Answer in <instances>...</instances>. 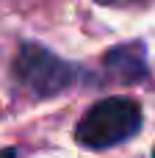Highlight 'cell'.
Here are the masks:
<instances>
[{
  "mask_svg": "<svg viewBox=\"0 0 155 158\" xmlns=\"http://www.w3.org/2000/svg\"><path fill=\"white\" fill-rule=\"evenodd\" d=\"M14 81L31 92L33 97H55L72 86H78L80 81H86V72L64 58H58L53 50L25 42L11 64Z\"/></svg>",
  "mask_w": 155,
  "mask_h": 158,
  "instance_id": "obj_1",
  "label": "cell"
},
{
  "mask_svg": "<svg viewBox=\"0 0 155 158\" xmlns=\"http://www.w3.org/2000/svg\"><path fill=\"white\" fill-rule=\"evenodd\" d=\"M141 131V106L130 97H105L94 103L75 125V139L80 147L105 150L133 139Z\"/></svg>",
  "mask_w": 155,
  "mask_h": 158,
  "instance_id": "obj_2",
  "label": "cell"
},
{
  "mask_svg": "<svg viewBox=\"0 0 155 158\" xmlns=\"http://www.w3.org/2000/svg\"><path fill=\"white\" fill-rule=\"evenodd\" d=\"M103 72L114 83H141L150 78L141 44H116L103 56Z\"/></svg>",
  "mask_w": 155,
  "mask_h": 158,
  "instance_id": "obj_3",
  "label": "cell"
},
{
  "mask_svg": "<svg viewBox=\"0 0 155 158\" xmlns=\"http://www.w3.org/2000/svg\"><path fill=\"white\" fill-rule=\"evenodd\" d=\"M103 6H114V8H128V6H147L153 0H97Z\"/></svg>",
  "mask_w": 155,
  "mask_h": 158,
  "instance_id": "obj_4",
  "label": "cell"
},
{
  "mask_svg": "<svg viewBox=\"0 0 155 158\" xmlns=\"http://www.w3.org/2000/svg\"><path fill=\"white\" fill-rule=\"evenodd\" d=\"M14 156H17L14 150H3V153H0V158H14Z\"/></svg>",
  "mask_w": 155,
  "mask_h": 158,
  "instance_id": "obj_5",
  "label": "cell"
},
{
  "mask_svg": "<svg viewBox=\"0 0 155 158\" xmlns=\"http://www.w3.org/2000/svg\"><path fill=\"white\" fill-rule=\"evenodd\" d=\"M153 158H155V150H153Z\"/></svg>",
  "mask_w": 155,
  "mask_h": 158,
  "instance_id": "obj_6",
  "label": "cell"
}]
</instances>
